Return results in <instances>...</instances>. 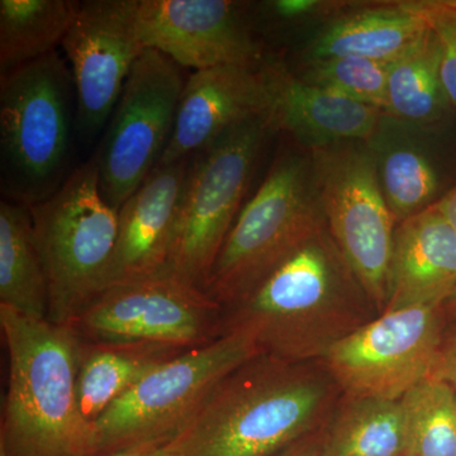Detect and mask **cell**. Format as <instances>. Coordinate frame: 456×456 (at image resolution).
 I'll return each instance as SVG.
<instances>
[{
    "label": "cell",
    "mask_w": 456,
    "mask_h": 456,
    "mask_svg": "<svg viewBox=\"0 0 456 456\" xmlns=\"http://www.w3.org/2000/svg\"><path fill=\"white\" fill-rule=\"evenodd\" d=\"M341 395L322 362L259 353L221 380L167 448L175 456H274L320 430Z\"/></svg>",
    "instance_id": "1"
},
{
    "label": "cell",
    "mask_w": 456,
    "mask_h": 456,
    "mask_svg": "<svg viewBox=\"0 0 456 456\" xmlns=\"http://www.w3.org/2000/svg\"><path fill=\"white\" fill-rule=\"evenodd\" d=\"M378 316L325 224L256 289L224 310V327L253 336L260 353L321 362Z\"/></svg>",
    "instance_id": "2"
},
{
    "label": "cell",
    "mask_w": 456,
    "mask_h": 456,
    "mask_svg": "<svg viewBox=\"0 0 456 456\" xmlns=\"http://www.w3.org/2000/svg\"><path fill=\"white\" fill-rule=\"evenodd\" d=\"M9 375L0 424L5 456H99L94 422L77 398L82 338L73 325L0 305Z\"/></svg>",
    "instance_id": "3"
},
{
    "label": "cell",
    "mask_w": 456,
    "mask_h": 456,
    "mask_svg": "<svg viewBox=\"0 0 456 456\" xmlns=\"http://www.w3.org/2000/svg\"><path fill=\"white\" fill-rule=\"evenodd\" d=\"M288 140L240 212L204 285L224 310L256 289L326 224L310 150Z\"/></svg>",
    "instance_id": "4"
},
{
    "label": "cell",
    "mask_w": 456,
    "mask_h": 456,
    "mask_svg": "<svg viewBox=\"0 0 456 456\" xmlns=\"http://www.w3.org/2000/svg\"><path fill=\"white\" fill-rule=\"evenodd\" d=\"M77 131L73 75L57 51L0 77L3 200L32 207L64 184Z\"/></svg>",
    "instance_id": "5"
},
{
    "label": "cell",
    "mask_w": 456,
    "mask_h": 456,
    "mask_svg": "<svg viewBox=\"0 0 456 456\" xmlns=\"http://www.w3.org/2000/svg\"><path fill=\"white\" fill-rule=\"evenodd\" d=\"M49 288L47 320L71 325L110 287L118 211L104 200L95 159L29 207Z\"/></svg>",
    "instance_id": "6"
},
{
    "label": "cell",
    "mask_w": 456,
    "mask_h": 456,
    "mask_svg": "<svg viewBox=\"0 0 456 456\" xmlns=\"http://www.w3.org/2000/svg\"><path fill=\"white\" fill-rule=\"evenodd\" d=\"M259 353L253 336L230 330L154 369L95 419L99 456L167 445L221 380Z\"/></svg>",
    "instance_id": "7"
},
{
    "label": "cell",
    "mask_w": 456,
    "mask_h": 456,
    "mask_svg": "<svg viewBox=\"0 0 456 456\" xmlns=\"http://www.w3.org/2000/svg\"><path fill=\"white\" fill-rule=\"evenodd\" d=\"M274 134L270 113L236 126L191 156L163 272L204 290Z\"/></svg>",
    "instance_id": "8"
},
{
    "label": "cell",
    "mask_w": 456,
    "mask_h": 456,
    "mask_svg": "<svg viewBox=\"0 0 456 456\" xmlns=\"http://www.w3.org/2000/svg\"><path fill=\"white\" fill-rule=\"evenodd\" d=\"M327 228L378 314L388 305L395 221L367 141L310 150Z\"/></svg>",
    "instance_id": "9"
},
{
    "label": "cell",
    "mask_w": 456,
    "mask_h": 456,
    "mask_svg": "<svg viewBox=\"0 0 456 456\" xmlns=\"http://www.w3.org/2000/svg\"><path fill=\"white\" fill-rule=\"evenodd\" d=\"M184 84L180 66L154 49L132 66L94 156L102 194L116 211L160 163Z\"/></svg>",
    "instance_id": "10"
},
{
    "label": "cell",
    "mask_w": 456,
    "mask_h": 456,
    "mask_svg": "<svg viewBox=\"0 0 456 456\" xmlns=\"http://www.w3.org/2000/svg\"><path fill=\"white\" fill-rule=\"evenodd\" d=\"M445 305L384 312L321 360L342 395L397 401L430 379L443 341Z\"/></svg>",
    "instance_id": "11"
},
{
    "label": "cell",
    "mask_w": 456,
    "mask_h": 456,
    "mask_svg": "<svg viewBox=\"0 0 456 456\" xmlns=\"http://www.w3.org/2000/svg\"><path fill=\"white\" fill-rule=\"evenodd\" d=\"M224 307L167 272L108 287L74 323L94 341H149L193 349L224 334Z\"/></svg>",
    "instance_id": "12"
},
{
    "label": "cell",
    "mask_w": 456,
    "mask_h": 456,
    "mask_svg": "<svg viewBox=\"0 0 456 456\" xmlns=\"http://www.w3.org/2000/svg\"><path fill=\"white\" fill-rule=\"evenodd\" d=\"M137 0L75 3L61 47L73 75L77 132L90 143L106 128L132 66L146 49L136 23Z\"/></svg>",
    "instance_id": "13"
},
{
    "label": "cell",
    "mask_w": 456,
    "mask_h": 456,
    "mask_svg": "<svg viewBox=\"0 0 456 456\" xmlns=\"http://www.w3.org/2000/svg\"><path fill=\"white\" fill-rule=\"evenodd\" d=\"M143 46L196 71L268 61L248 5L232 0H137Z\"/></svg>",
    "instance_id": "14"
},
{
    "label": "cell",
    "mask_w": 456,
    "mask_h": 456,
    "mask_svg": "<svg viewBox=\"0 0 456 456\" xmlns=\"http://www.w3.org/2000/svg\"><path fill=\"white\" fill-rule=\"evenodd\" d=\"M274 101L270 60L194 71L185 80L173 134L158 167L191 158L236 126L268 116Z\"/></svg>",
    "instance_id": "15"
},
{
    "label": "cell",
    "mask_w": 456,
    "mask_h": 456,
    "mask_svg": "<svg viewBox=\"0 0 456 456\" xmlns=\"http://www.w3.org/2000/svg\"><path fill=\"white\" fill-rule=\"evenodd\" d=\"M191 158L156 167L118 209L110 287L163 272L175 235Z\"/></svg>",
    "instance_id": "16"
},
{
    "label": "cell",
    "mask_w": 456,
    "mask_h": 456,
    "mask_svg": "<svg viewBox=\"0 0 456 456\" xmlns=\"http://www.w3.org/2000/svg\"><path fill=\"white\" fill-rule=\"evenodd\" d=\"M270 65L275 86L272 118L277 132L307 150L373 136L383 110L305 82L281 62L270 60Z\"/></svg>",
    "instance_id": "17"
},
{
    "label": "cell",
    "mask_w": 456,
    "mask_h": 456,
    "mask_svg": "<svg viewBox=\"0 0 456 456\" xmlns=\"http://www.w3.org/2000/svg\"><path fill=\"white\" fill-rule=\"evenodd\" d=\"M455 290V228L435 206L398 224L388 305L384 312L413 305H444Z\"/></svg>",
    "instance_id": "18"
},
{
    "label": "cell",
    "mask_w": 456,
    "mask_h": 456,
    "mask_svg": "<svg viewBox=\"0 0 456 456\" xmlns=\"http://www.w3.org/2000/svg\"><path fill=\"white\" fill-rule=\"evenodd\" d=\"M428 130L384 113L367 141L384 200L397 224L439 200V169L424 141Z\"/></svg>",
    "instance_id": "19"
},
{
    "label": "cell",
    "mask_w": 456,
    "mask_h": 456,
    "mask_svg": "<svg viewBox=\"0 0 456 456\" xmlns=\"http://www.w3.org/2000/svg\"><path fill=\"white\" fill-rule=\"evenodd\" d=\"M430 31L408 2L365 8L334 20L305 50L307 61L362 57L392 64Z\"/></svg>",
    "instance_id": "20"
},
{
    "label": "cell",
    "mask_w": 456,
    "mask_h": 456,
    "mask_svg": "<svg viewBox=\"0 0 456 456\" xmlns=\"http://www.w3.org/2000/svg\"><path fill=\"white\" fill-rule=\"evenodd\" d=\"M185 350L189 349L159 342L94 341L82 338L77 398L83 415L95 422L147 374Z\"/></svg>",
    "instance_id": "21"
},
{
    "label": "cell",
    "mask_w": 456,
    "mask_h": 456,
    "mask_svg": "<svg viewBox=\"0 0 456 456\" xmlns=\"http://www.w3.org/2000/svg\"><path fill=\"white\" fill-rule=\"evenodd\" d=\"M322 456H408L402 399L341 395L318 431Z\"/></svg>",
    "instance_id": "22"
},
{
    "label": "cell",
    "mask_w": 456,
    "mask_h": 456,
    "mask_svg": "<svg viewBox=\"0 0 456 456\" xmlns=\"http://www.w3.org/2000/svg\"><path fill=\"white\" fill-rule=\"evenodd\" d=\"M0 305L47 320L49 288L28 207L0 200Z\"/></svg>",
    "instance_id": "23"
},
{
    "label": "cell",
    "mask_w": 456,
    "mask_h": 456,
    "mask_svg": "<svg viewBox=\"0 0 456 456\" xmlns=\"http://www.w3.org/2000/svg\"><path fill=\"white\" fill-rule=\"evenodd\" d=\"M71 0L0 2V77L61 46L73 20Z\"/></svg>",
    "instance_id": "24"
},
{
    "label": "cell",
    "mask_w": 456,
    "mask_h": 456,
    "mask_svg": "<svg viewBox=\"0 0 456 456\" xmlns=\"http://www.w3.org/2000/svg\"><path fill=\"white\" fill-rule=\"evenodd\" d=\"M439 65V45L430 28L413 49L389 64L384 113L422 128L439 123L452 106Z\"/></svg>",
    "instance_id": "25"
},
{
    "label": "cell",
    "mask_w": 456,
    "mask_h": 456,
    "mask_svg": "<svg viewBox=\"0 0 456 456\" xmlns=\"http://www.w3.org/2000/svg\"><path fill=\"white\" fill-rule=\"evenodd\" d=\"M407 416L408 456H456V392L426 379L402 398Z\"/></svg>",
    "instance_id": "26"
},
{
    "label": "cell",
    "mask_w": 456,
    "mask_h": 456,
    "mask_svg": "<svg viewBox=\"0 0 456 456\" xmlns=\"http://www.w3.org/2000/svg\"><path fill=\"white\" fill-rule=\"evenodd\" d=\"M389 64L362 57H332L307 61L303 80L344 97L386 110Z\"/></svg>",
    "instance_id": "27"
},
{
    "label": "cell",
    "mask_w": 456,
    "mask_h": 456,
    "mask_svg": "<svg viewBox=\"0 0 456 456\" xmlns=\"http://www.w3.org/2000/svg\"><path fill=\"white\" fill-rule=\"evenodd\" d=\"M421 14L436 37L440 79L450 104L456 108V0L408 2Z\"/></svg>",
    "instance_id": "28"
},
{
    "label": "cell",
    "mask_w": 456,
    "mask_h": 456,
    "mask_svg": "<svg viewBox=\"0 0 456 456\" xmlns=\"http://www.w3.org/2000/svg\"><path fill=\"white\" fill-rule=\"evenodd\" d=\"M326 8H331L330 3L318 0H274L261 5L264 16L275 22H294Z\"/></svg>",
    "instance_id": "29"
},
{
    "label": "cell",
    "mask_w": 456,
    "mask_h": 456,
    "mask_svg": "<svg viewBox=\"0 0 456 456\" xmlns=\"http://www.w3.org/2000/svg\"><path fill=\"white\" fill-rule=\"evenodd\" d=\"M430 379L445 383L456 392V329L444 332Z\"/></svg>",
    "instance_id": "30"
},
{
    "label": "cell",
    "mask_w": 456,
    "mask_h": 456,
    "mask_svg": "<svg viewBox=\"0 0 456 456\" xmlns=\"http://www.w3.org/2000/svg\"><path fill=\"white\" fill-rule=\"evenodd\" d=\"M318 431L314 432V434L308 435L305 439L297 441L293 445L288 446L283 452L274 456H322V454H321Z\"/></svg>",
    "instance_id": "31"
},
{
    "label": "cell",
    "mask_w": 456,
    "mask_h": 456,
    "mask_svg": "<svg viewBox=\"0 0 456 456\" xmlns=\"http://www.w3.org/2000/svg\"><path fill=\"white\" fill-rule=\"evenodd\" d=\"M434 206L456 230V185L450 189L448 193L444 194Z\"/></svg>",
    "instance_id": "32"
},
{
    "label": "cell",
    "mask_w": 456,
    "mask_h": 456,
    "mask_svg": "<svg viewBox=\"0 0 456 456\" xmlns=\"http://www.w3.org/2000/svg\"><path fill=\"white\" fill-rule=\"evenodd\" d=\"M113 456H175L167 445L159 446V448H149L134 450V452H122V454Z\"/></svg>",
    "instance_id": "33"
},
{
    "label": "cell",
    "mask_w": 456,
    "mask_h": 456,
    "mask_svg": "<svg viewBox=\"0 0 456 456\" xmlns=\"http://www.w3.org/2000/svg\"><path fill=\"white\" fill-rule=\"evenodd\" d=\"M445 310H448L450 314L456 318V290L452 293V296L450 297L448 301H446Z\"/></svg>",
    "instance_id": "34"
},
{
    "label": "cell",
    "mask_w": 456,
    "mask_h": 456,
    "mask_svg": "<svg viewBox=\"0 0 456 456\" xmlns=\"http://www.w3.org/2000/svg\"><path fill=\"white\" fill-rule=\"evenodd\" d=\"M0 456H5V455H4V454H3V452H0Z\"/></svg>",
    "instance_id": "35"
}]
</instances>
